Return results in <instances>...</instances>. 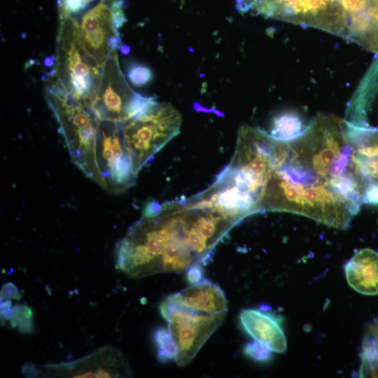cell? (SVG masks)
I'll return each mask as SVG.
<instances>
[{
	"mask_svg": "<svg viewBox=\"0 0 378 378\" xmlns=\"http://www.w3.org/2000/svg\"><path fill=\"white\" fill-rule=\"evenodd\" d=\"M275 140L260 212H290L346 228L365 188L346 120L320 115L296 137Z\"/></svg>",
	"mask_w": 378,
	"mask_h": 378,
	"instance_id": "cell-1",
	"label": "cell"
},
{
	"mask_svg": "<svg viewBox=\"0 0 378 378\" xmlns=\"http://www.w3.org/2000/svg\"><path fill=\"white\" fill-rule=\"evenodd\" d=\"M239 222L190 197L162 204L149 201L142 216L115 249V267L132 278L178 273L205 265L218 244Z\"/></svg>",
	"mask_w": 378,
	"mask_h": 378,
	"instance_id": "cell-2",
	"label": "cell"
},
{
	"mask_svg": "<svg viewBox=\"0 0 378 378\" xmlns=\"http://www.w3.org/2000/svg\"><path fill=\"white\" fill-rule=\"evenodd\" d=\"M45 94L71 161L96 182V148L100 120L89 106L71 97L51 76L48 77Z\"/></svg>",
	"mask_w": 378,
	"mask_h": 378,
	"instance_id": "cell-3",
	"label": "cell"
},
{
	"mask_svg": "<svg viewBox=\"0 0 378 378\" xmlns=\"http://www.w3.org/2000/svg\"><path fill=\"white\" fill-rule=\"evenodd\" d=\"M59 19L55 64L51 74L71 97L90 106L99 87L103 66L83 47L76 19L71 16Z\"/></svg>",
	"mask_w": 378,
	"mask_h": 378,
	"instance_id": "cell-4",
	"label": "cell"
},
{
	"mask_svg": "<svg viewBox=\"0 0 378 378\" xmlns=\"http://www.w3.org/2000/svg\"><path fill=\"white\" fill-rule=\"evenodd\" d=\"M181 122V115L174 106L156 102L122 123L124 146L136 175L180 132Z\"/></svg>",
	"mask_w": 378,
	"mask_h": 378,
	"instance_id": "cell-5",
	"label": "cell"
},
{
	"mask_svg": "<svg viewBox=\"0 0 378 378\" xmlns=\"http://www.w3.org/2000/svg\"><path fill=\"white\" fill-rule=\"evenodd\" d=\"M239 8L265 17L346 36V20L340 0H239Z\"/></svg>",
	"mask_w": 378,
	"mask_h": 378,
	"instance_id": "cell-6",
	"label": "cell"
},
{
	"mask_svg": "<svg viewBox=\"0 0 378 378\" xmlns=\"http://www.w3.org/2000/svg\"><path fill=\"white\" fill-rule=\"evenodd\" d=\"M156 102L154 97L143 96L130 88L115 50L103 66L99 87L89 106L101 120L123 123L144 112Z\"/></svg>",
	"mask_w": 378,
	"mask_h": 378,
	"instance_id": "cell-7",
	"label": "cell"
},
{
	"mask_svg": "<svg viewBox=\"0 0 378 378\" xmlns=\"http://www.w3.org/2000/svg\"><path fill=\"white\" fill-rule=\"evenodd\" d=\"M160 311L177 346L175 361L181 367L192 361L227 315V312L205 314L192 311L176 304L169 296L161 302Z\"/></svg>",
	"mask_w": 378,
	"mask_h": 378,
	"instance_id": "cell-8",
	"label": "cell"
},
{
	"mask_svg": "<svg viewBox=\"0 0 378 378\" xmlns=\"http://www.w3.org/2000/svg\"><path fill=\"white\" fill-rule=\"evenodd\" d=\"M74 18L78 37L85 50L104 66L120 45L118 31L125 21L121 5L98 2Z\"/></svg>",
	"mask_w": 378,
	"mask_h": 378,
	"instance_id": "cell-9",
	"label": "cell"
},
{
	"mask_svg": "<svg viewBox=\"0 0 378 378\" xmlns=\"http://www.w3.org/2000/svg\"><path fill=\"white\" fill-rule=\"evenodd\" d=\"M22 374L29 377H128L131 369L122 353L105 346L80 359L57 364H25Z\"/></svg>",
	"mask_w": 378,
	"mask_h": 378,
	"instance_id": "cell-10",
	"label": "cell"
},
{
	"mask_svg": "<svg viewBox=\"0 0 378 378\" xmlns=\"http://www.w3.org/2000/svg\"><path fill=\"white\" fill-rule=\"evenodd\" d=\"M244 331L254 340L265 343L272 351L284 353L287 341L279 316L262 309H245L239 314Z\"/></svg>",
	"mask_w": 378,
	"mask_h": 378,
	"instance_id": "cell-11",
	"label": "cell"
},
{
	"mask_svg": "<svg viewBox=\"0 0 378 378\" xmlns=\"http://www.w3.org/2000/svg\"><path fill=\"white\" fill-rule=\"evenodd\" d=\"M176 304L186 309L205 314L227 312V300L223 290L208 280L192 284L169 295Z\"/></svg>",
	"mask_w": 378,
	"mask_h": 378,
	"instance_id": "cell-12",
	"label": "cell"
},
{
	"mask_svg": "<svg viewBox=\"0 0 378 378\" xmlns=\"http://www.w3.org/2000/svg\"><path fill=\"white\" fill-rule=\"evenodd\" d=\"M344 272L348 284L365 295L378 294V253L365 248L356 252L346 262Z\"/></svg>",
	"mask_w": 378,
	"mask_h": 378,
	"instance_id": "cell-13",
	"label": "cell"
},
{
	"mask_svg": "<svg viewBox=\"0 0 378 378\" xmlns=\"http://www.w3.org/2000/svg\"><path fill=\"white\" fill-rule=\"evenodd\" d=\"M360 377H378V319L366 329L360 353Z\"/></svg>",
	"mask_w": 378,
	"mask_h": 378,
	"instance_id": "cell-14",
	"label": "cell"
},
{
	"mask_svg": "<svg viewBox=\"0 0 378 378\" xmlns=\"http://www.w3.org/2000/svg\"><path fill=\"white\" fill-rule=\"evenodd\" d=\"M304 130L298 116L284 114L274 120L271 135L280 140L288 141L298 136Z\"/></svg>",
	"mask_w": 378,
	"mask_h": 378,
	"instance_id": "cell-15",
	"label": "cell"
},
{
	"mask_svg": "<svg viewBox=\"0 0 378 378\" xmlns=\"http://www.w3.org/2000/svg\"><path fill=\"white\" fill-rule=\"evenodd\" d=\"M153 340L158 349V358L162 363L175 360L177 346L168 329L158 328L154 331Z\"/></svg>",
	"mask_w": 378,
	"mask_h": 378,
	"instance_id": "cell-16",
	"label": "cell"
},
{
	"mask_svg": "<svg viewBox=\"0 0 378 378\" xmlns=\"http://www.w3.org/2000/svg\"><path fill=\"white\" fill-rule=\"evenodd\" d=\"M104 2L111 6L120 5V0H57L59 18L76 17L91 6L93 2Z\"/></svg>",
	"mask_w": 378,
	"mask_h": 378,
	"instance_id": "cell-17",
	"label": "cell"
},
{
	"mask_svg": "<svg viewBox=\"0 0 378 378\" xmlns=\"http://www.w3.org/2000/svg\"><path fill=\"white\" fill-rule=\"evenodd\" d=\"M32 315V311L28 306L15 304L13 307V314L9 324L11 327L18 326L22 332H30L33 328Z\"/></svg>",
	"mask_w": 378,
	"mask_h": 378,
	"instance_id": "cell-18",
	"label": "cell"
},
{
	"mask_svg": "<svg viewBox=\"0 0 378 378\" xmlns=\"http://www.w3.org/2000/svg\"><path fill=\"white\" fill-rule=\"evenodd\" d=\"M127 76L135 86H142L148 83L153 78L150 68L139 63H131L127 68Z\"/></svg>",
	"mask_w": 378,
	"mask_h": 378,
	"instance_id": "cell-19",
	"label": "cell"
},
{
	"mask_svg": "<svg viewBox=\"0 0 378 378\" xmlns=\"http://www.w3.org/2000/svg\"><path fill=\"white\" fill-rule=\"evenodd\" d=\"M244 354L250 358L260 363L267 362L272 358V349L264 342L254 340L246 344Z\"/></svg>",
	"mask_w": 378,
	"mask_h": 378,
	"instance_id": "cell-20",
	"label": "cell"
},
{
	"mask_svg": "<svg viewBox=\"0 0 378 378\" xmlns=\"http://www.w3.org/2000/svg\"><path fill=\"white\" fill-rule=\"evenodd\" d=\"M342 9L345 13L346 20L348 17L354 15L363 11L368 0H340Z\"/></svg>",
	"mask_w": 378,
	"mask_h": 378,
	"instance_id": "cell-21",
	"label": "cell"
},
{
	"mask_svg": "<svg viewBox=\"0 0 378 378\" xmlns=\"http://www.w3.org/2000/svg\"><path fill=\"white\" fill-rule=\"evenodd\" d=\"M363 203L378 205V183H370L366 186L364 190Z\"/></svg>",
	"mask_w": 378,
	"mask_h": 378,
	"instance_id": "cell-22",
	"label": "cell"
},
{
	"mask_svg": "<svg viewBox=\"0 0 378 378\" xmlns=\"http://www.w3.org/2000/svg\"><path fill=\"white\" fill-rule=\"evenodd\" d=\"M20 298L17 287L12 283L4 284L1 290V299H19Z\"/></svg>",
	"mask_w": 378,
	"mask_h": 378,
	"instance_id": "cell-23",
	"label": "cell"
},
{
	"mask_svg": "<svg viewBox=\"0 0 378 378\" xmlns=\"http://www.w3.org/2000/svg\"><path fill=\"white\" fill-rule=\"evenodd\" d=\"M203 272L201 265H195L187 270V279L190 284H195L202 281Z\"/></svg>",
	"mask_w": 378,
	"mask_h": 378,
	"instance_id": "cell-24",
	"label": "cell"
},
{
	"mask_svg": "<svg viewBox=\"0 0 378 378\" xmlns=\"http://www.w3.org/2000/svg\"><path fill=\"white\" fill-rule=\"evenodd\" d=\"M13 314V308H11V301L8 299L1 303V318L4 321V323L10 321Z\"/></svg>",
	"mask_w": 378,
	"mask_h": 378,
	"instance_id": "cell-25",
	"label": "cell"
}]
</instances>
